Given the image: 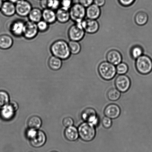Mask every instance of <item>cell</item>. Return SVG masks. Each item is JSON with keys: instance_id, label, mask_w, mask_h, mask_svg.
Here are the masks:
<instances>
[{"instance_id": "obj_1", "label": "cell", "mask_w": 152, "mask_h": 152, "mask_svg": "<svg viewBox=\"0 0 152 152\" xmlns=\"http://www.w3.org/2000/svg\"><path fill=\"white\" fill-rule=\"evenodd\" d=\"M50 51L53 56L62 60L69 59L71 54L68 43L62 40H58L53 43L50 46Z\"/></svg>"}, {"instance_id": "obj_2", "label": "cell", "mask_w": 152, "mask_h": 152, "mask_svg": "<svg viewBox=\"0 0 152 152\" xmlns=\"http://www.w3.org/2000/svg\"><path fill=\"white\" fill-rule=\"evenodd\" d=\"M79 136L85 141H90L94 139L96 135L95 126L91 123H84L79 126L78 129Z\"/></svg>"}, {"instance_id": "obj_3", "label": "cell", "mask_w": 152, "mask_h": 152, "mask_svg": "<svg viewBox=\"0 0 152 152\" xmlns=\"http://www.w3.org/2000/svg\"><path fill=\"white\" fill-rule=\"evenodd\" d=\"M98 70L100 75L105 80L112 79L117 73L115 65L107 61L101 62L98 67Z\"/></svg>"}, {"instance_id": "obj_4", "label": "cell", "mask_w": 152, "mask_h": 152, "mask_svg": "<svg viewBox=\"0 0 152 152\" xmlns=\"http://www.w3.org/2000/svg\"><path fill=\"white\" fill-rule=\"evenodd\" d=\"M135 66L140 73L148 74L152 70V59L148 56L142 55L136 59Z\"/></svg>"}, {"instance_id": "obj_5", "label": "cell", "mask_w": 152, "mask_h": 152, "mask_svg": "<svg viewBox=\"0 0 152 152\" xmlns=\"http://www.w3.org/2000/svg\"><path fill=\"white\" fill-rule=\"evenodd\" d=\"M86 7L79 3L73 4L69 10L70 19L75 23L81 21L86 16Z\"/></svg>"}, {"instance_id": "obj_6", "label": "cell", "mask_w": 152, "mask_h": 152, "mask_svg": "<svg viewBox=\"0 0 152 152\" xmlns=\"http://www.w3.org/2000/svg\"><path fill=\"white\" fill-rule=\"evenodd\" d=\"M18 105L15 102H12L1 109L0 117L5 120H11L14 117L15 113L18 109Z\"/></svg>"}, {"instance_id": "obj_7", "label": "cell", "mask_w": 152, "mask_h": 152, "mask_svg": "<svg viewBox=\"0 0 152 152\" xmlns=\"http://www.w3.org/2000/svg\"><path fill=\"white\" fill-rule=\"evenodd\" d=\"M39 31L37 23L29 20L25 22L23 36L27 40L33 39L38 35Z\"/></svg>"}, {"instance_id": "obj_8", "label": "cell", "mask_w": 152, "mask_h": 152, "mask_svg": "<svg viewBox=\"0 0 152 152\" xmlns=\"http://www.w3.org/2000/svg\"><path fill=\"white\" fill-rule=\"evenodd\" d=\"M84 29L77 23L73 25L68 31V36L71 41H80L84 37L85 35Z\"/></svg>"}, {"instance_id": "obj_9", "label": "cell", "mask_w": 152, "mask_h": 152, "mask_svg": "<svg viewBox=\"0 0 152 152\" xmlns=\"http://www.w3.org/2000/svg\"><path fill=\"white\" fill-rule=\"evenodd\" d=\"M80 25L85 32L89 34H94L99 29V24L96 19L87 18L75 23Z\"/></svg>"}, {"instance_id": "obj_10", "label": "cell", "mask_w": 152, "mask_h": 152, "mask_svg": "<svg viewBox=\"0 0 152 152\" xmlns=\"http://www.w3.org/2000/svg\"><path fill=\"white\" fill-rule=\"evenodd\" d=\"M16 13L20 17L28 16L32 7L30 3L27 0H19L15 4Z\"/></svg>"}, {"instance_id": "obj_11", "label": "cell", "mask_w": 152, "mask_h": 152, "mask_svg": "<svg viewBox=\"0 0 152 152\" xmlns=\"http://www.w3.org/2000/svg\"><path fill=\"white\" fill-rule=\"evenodd\" d=\"M115 85L117 89L120 92H126L130 87V79L125 74L120 75L116 79Z\"/></svg>"}, {"instance_id": "obj_12", "label": "cell", "mask_w": 152, "mask_h": 152, "mask_svg": "<svg viewBox=\"0 0 152 152\" xmlns=\"http://www.w3.org/2000/svg\"><path fill=\"white\" fill-rule=\"evenodd\" d=\"M47 141V137L42 131H37L36 134L32 138L29 139L30 142L32 147L39 148L45 144Z\"/></svg>"}, {"instance_id": "obj_13", "label": "cell", "mask_w": 152, "mask_h": 152, "mask_svg": "<svg viewBox=\"0 0 152 152\" xmlns=\"http://www.w3.org/2000/svg\"><path fill=\"white\" fill-rule=\"evenodd\" d=\"M82 117L84 121L94 126H96L98 122V118L96 111L91 108L86 109L82 114Z\"/></svg>"}, {"instance_id": "obj_14", "label": "cell", "mask_w": 152, "mask_h": 152, "mask_svg": "<svg viewBox=\"0 0 152 152\" xmlns=\"http://www.w3.org/2000/svg\"><path fill=\"white\" fill-rule=\"evenodd\" d=\"M25 22L18 19L12 22L10 26V31L14 36L17 37L23 36Z\"/></svg>"}, {"instance_id": "obj_15", "label": "cell", "mask_w": 152, "mask_h": 152, "mask_svg": "<svg viewBox=\"0 0 152 152\" xmlns=\"http://www.w3.org/2000/svg\"><path fill=\"white\" fill-rule=\"evenodd\" d=\"M121 110L118 105L116 104H110L107 106L104 111L106 117L110 119H115L120 116Z\"/></svg>"}, {"instance_id": "obj_16", "label": "cell", "mask_w": 152, "mask_h": 152, "mask_svg": "<svg viewBox=\"0 0 152 152\" xmlns=\"http://www.w3.org/2000/svg\"><path fill=\"white\" fill-rule=\"evenodd\" d=\"M1 11L2 14L7 17H10L15 14V4L9 1H4Z\"/></svg>"}, {"instance_id": "obj_17", "label": "cell", "mask_w": 152, "mask_h": 152, "mask_svg": "<svg viewBox=\"0 0 152 152\" xmlns=\"http://www.w3.org/2000/svg\"><path fill=\"white\" fill-rule=\"evenodd\" d=\"M106 57L107 62L115 65H117L120 63L122 60L121 54L118 51L115 50H112L108 51Z\"/></svg>"}, {"instance_id": "obj_18", "label": "cell", "mask_w": 152, "mask_h": 152, "mask_svg": "<svg viewBox=\"0 0 152 152\" xmlns=\"http://www.w3.org/2000/svg\"><path fill=\"white\" fill-rule=\"evenodd\" d=\"M56 20L61 23H66L70 19L69 10L61 7L56 10Z\"/></svg>"}, {"instance_id": "obj_19", "label": "cell", "mask_w": 152, "mask_h": 152, "mask_svg": "<svg viewBox=\"0 0 152 152\" xmlns=\"http://www.w3.org/2000/svg\"><path fill=\"white\" fill-rule=\"evenodd\" d=\"M101 15L100 7L94 4H92L87 7L86 10V16L87 18L96 19Z\"/></svg>"}, {"instance_id": "obj_20", "label": "cell", "mask_w": 152, "mask_h": 152, "mask_svg": "<svg viewBox=\"0 0 152 152\" xmlns=\"http://www.w3.org/2000/svg\"><path fill=\"white\" fill-rule=\"evenodd\" d=\"M42 19L49 24L54 23L57 21L56 12L51 9H44L42 10Z\"/></svg>"}, {"instance_id": "obj_21", "label": "cell", "mask_w": 152, "mask_h": 152, "mask_svg": "<svg viewBox=\"0 0 152 152\" xmlns=\"http://www.w3.org/2000/svg\"><path fill=\"white\" fill-rule=\"evenodd\" d=\"M13 40L12 38L7 34L0 35V48L7 50L12 46Z\"/></svg>"}, {"instance_id": "obj_22", "label": "cell", "mask_w": 152, "mask_h": 152, "mask_svg": "<svg viewBox=\"0 0 152 152\" xmlns=\"http://www.w3.org/2000/svg\"><path fill=\"white\" fill-rule=\"evenodd\" d=\"M64 135L65 138L71 141H76L79 136L78 130L73 126L66 128L64 132Z\"/></svg>"}, {"instance_id": "obj_23", "label": "cell", "mask_w": 152, "mask_h": 152, "mask_svg": "<svg viewBox=\"0 0 152 152\" xmlns=\"http://www.w3.org/2000/svg\"><path fill=\"white\" fill-rule=\"evenodd\" d=\"M29 21L37 23L42 19V10L41 9L32 8L28 15Z\"/></svg>"}, {"instance_id": "obj_24", "label": "cell", "mask_w": 152, "mask_h": 152, "mask_svg": "<svg viewBox=\"0 0 152 152\" xmlns=\"http://www.w3.org/2000/svg\"><path fill=\"white\" fill-rule=\"evenodd\" d=\"M48 64L50 69L53 70H58L62 67V60L59 58L53 56L49 59Z\"/></svg>"}, {"instance_id": "obj_25", "label": "cell", "mask_w": 152, "mask_h": 152, "mask_svg": "<svg viewBox=\"0 0 152 152\" xmlns=\"http://www.w3.org/2000/svg\"><path fill=\"white\" fill-rule=\"evenodd\" d=\"M42 124V121L39 117L33 116L30 117L28 121V126L29 129L38 130Z\"/></svg>"}, {"instance_id": "obj_26", "label": "cell", "mask_w": 152, "mask_h": 152, "mask_svg": "<svg viewBox=\"0 0 152 152\" xmlns=\"http://www.w3.org/2000/svg\"><path fill=\"white\" fill-rule=\"evenodd\" d=\"M135 22L139 25H143L147 23L148 20V15L146 13L143 11L138 12L135 15Z\"/></svg>"}, {"instance_id": "obj_27", "label": "cell", "mask_w": 152, "mask_h": 152, "mask_svg": "<svg viewBox=\"0 0 152 152\" xmlns=\"http://www.w3.org/2000/svg\"><path fill=\"white\" fill-rule=\"evenodd\" d=\"M68 43L71 54L76 55L80 53L81 48L79 42L70 40Z\"/></svg>"}, {"instance_id": "obj_28", "label": "cell", "mask_w": 152, "mask_h": 152, "mask_svg": "<svg viewBox=\"0 0 152 152\" xmlns=\"http://www.w3.org/2000/svg\"><path fill=\"white\" fill-rule=\"evenodd\" d=\"M10 97L8 93L4 91H0V109L8 105Z\"/></svg>"}, {"instance_id": "obj_29", "label": "cell", "mask_w": 152, "mask_h": 152, "mask_svg": "<svg viewBox=\"0 0 152 152\" xmlns=\"http://www.w3.org/2000/svg\"><path fill=\"white\" fill-rule=\"evenodd\" d=\"M120 92L117 89H111L107 93L108 99L111 101H117L120 98Z\"/></svg>"}, {"instance_id": "obj_30", "label": "cell", "mask_w": 152, "mask_h": 152, "mask_svg": "<svg viewBox=\"0 0 152 152\" xmlns=\"http://www.w3.org/2000/svg\"><path fill=\"white\" fill-rule=\"evenodd\" d=\"M143 53L142 48L139 46H135L132 49L131 53L134 59H137L142 56Z\"/></svg>"}, {"instance_id": "obj_31", "label": "cell", "mask_w": 152, "mask_h": 152, "mask_svg": "<svg viewBox=\"0 0 152 152\" xmlns=\"http://www.w3.org/2000/svg\"><path fill=\"white\" fill-rule=\"evenodd\" d=\"M116 68L117 73L119 75L126 74L129 70L128 65L122 62L117 65Z\"/></svg>"}, {"instance_id": "obj_32", "label": "cell", "mask_w": 152, "mask_h": 152, "mask_svg": "<svg viewBox=\"0 0 152 152\" xmlns=\"http://www.w3.org/2000/svg\"><path fill=\"white\" fill-rule=\"evenodd\" d=\"M39 31L41 32H44L48 30L49 24L44 20H41L37 23Z\"/></svg>"}, {"instance_id": "obj_33", "label": "cell", "mask_w": 152, "mask_h": 152, "mask_svg": "<svg viewBox=\"0 0 152 152\" xmlns=\"http://www.w3.org/2000/svg\"><path fill=\"white\" fill-rule=\"evenodd\" d=\"M61 7L69 10L73 5V0H60Z\"/></svg>"}, {"instance_id": "obj_34", "label": "cell", "mask_w": 152, "mask_h": 152, "mask_svg": "<svg viewBox=\"0 0 152 152\" xmlns=\"http://www.w3.org/2000/svg\"><path fill=\"white\" fill-rule=\"evenodd\" d=\"M63 126L66 128L73 126L74 123L73 120L71 117H65L62 120Z\"/></svg>"}, {"instance_id": "obj_35", "label": "cell", "mask_w": 152, "mask_h": 152, "mask_svg": "<svg viewBox=\"0 0 152 152\" xmlns=\"http://www.w3.org/2000/svg\"><path fill=\"white\" fill-rule=\"evenodd\" d=\"M102 124L106 129H109L112 124L111 119L107 117H104L102 120Z\"/></svg>"}, {"instance_id": "obj_36", "label": "cell", "mask_w": 152, "mask_h": 152, "mask_svg": "<svg viewBox=\"0 0 152 152\" xmlns=\"http://www.w3.org/2000/svg\"><path fill=\"white\" fill-rule=\"evenodd\" d=\"M135 0H118L119 3L124 7H129L132 5Z\"/></svg>"}, {"instance_id": "obj_37", "label": "cell", "mask_w": 152, "mask_h": 152, "mask_svg": "<svg viewBox=\"0 0 152 152\" xmlns=\"http://www.w3.org/2000/svg\"><path fill=\"white\" fill-rule=\"evenodd\" d=\"M37 131L38 130H36V129H29V128L26 132V137H27L28 139H30L36 134Z\"/></svg>"}, {"instance_id": "obj_38", "label": "cell", "mask_w": 152, "mask_h": 152, "mask_svg": "<svg viewBox=\"0 0 152 152\" xmlns=\"http://www.w3.org/2000/svg\"><path fill=\"white\" fill-rule=\"evenodd\" d=\"M94 0H79V3L85 7H87L93 4Z\"/></svg>"}, {"instance_id": "obj_39", "label": "cell", "mask_w": 152, "mask_h": 152, "mask_svg": "<svg viewBox=\"0 0 152 152\" xmlns=\"http://www.w3.org/2000/svg\"><path fill=\"white\" fill-rule=\"evenodd\" d=\"M40 5L43 10L45 9H49L50 0H40Z\"/></svg>"}, {"instance_id": "obj_40", "label": "cell", "mask_w": 152, "mask_h": 152, "mask_svg": "<svg viewBox=\"0 0 152 152\" xmlns=\"http://www.w3.org/2000/svg\"><path fill=\"white\" fill-rule=\"evenodd\" d=\"M94 3L99 7L103 6L105 3V0H94Z\"/></svg>"}, {"instance_id": "obj_41", "label": "cell", "mask_w": 152, "mask_h": 152, "mask_svg": "<svg viewBox=\"0 0 152 152\" xmlns=\"http://www.w3.org/2000/svg\"><path fill=\"white\" fill-rule=\"evenodd\" d=\"M8 1H10V2H11L12 3H13V4H15L16 3L18 2V1H19V0H8Z\"/></svg>"}, {"instance_id": "obj_42", "label": "cell", "mask_w": 152, "mask_h": 152, "mask_svg": "<svg viewBox=\"0 0 152 152\" xmlns=\"http://www.w3.org/2000/svg\"><path fill=\"white\" fill-rule=\"evenodd\" d=\"M3 1L2 0H0V10H1V7H2V5L3 4Z\"/></svg>"}, {"instance_id": "obj_43", "label": "cell", "mask_w": 152, "mask_h": 152, "mask_svg": "<svg viewBox=\"0 0 152 152\" xmlns=\"http://www.w3.org/2000/svg\"><path fill=\"white\" fill-rule=\"evenodd\" d=\"M2 1H8V0H2Z\"/></svg>"}, {"instance_id": "obj_44", "label": "cell", "mask_w": 152, "mask_h": 152, "mask_svg": "<svg viewBox=\"0 0 152 152\" xmlns=\"http://www.w3.org/2000/svg\"><path fill=\"white\" fill-rule=\"evenodd\" d=\"M51 152H56V151H52Z\"/></svg>"}]
</instances>
